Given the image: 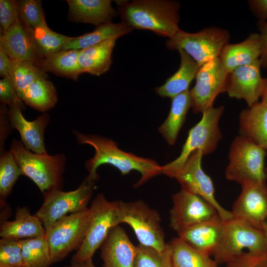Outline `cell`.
Segmentation results:
<instances>
[{"instance_id":"cell-45","label":"cell","mask_w":267,"mask_h":267,"mask_svg":"<svg viewBox=\"0 0 267 267\" xmlns=\"http://www.w3.org/2000/svg\"><path fill=\"white\" fill-rule=\"evenodd\" d=\"M69 267H96L92 261L84 262H75L72 261Z\"/></svg>"},{"instance_id":"cell-17","label":"cell","mask_w":267,"mask_h":267,"mask_svg":"<svg viewBox=\"0 0 267 267\" xmlns=\"http://www.w3.org/2000/svg\"><path fill=\"white\" fill-rule=\"evenodd\" d=\"M0 48L11 59L30 62L39 67L42 60L30 30L20 18L0 34Z\"/></svg>"},{"instance_id":"cell-10","label":"cell","mask_w":267,"mask_h":267,"mask_svg":"<svg viewBox=\"0 0 267 267\" xmlns=\"http://www.w3.org/2000/svg\"><path fill=\"white\" fill-rule=\"evenodd\" d=\"M121 223L131 226L139 244L159 252L164 251L168 243L162 227L158 212L141 200L132 202L119 201Z\"/></svg>"},{"instance_id":"cell-14","label":"cell","mask_w":267,"mask_h":267,"mask_svg":"<svg viewBox=\"0 0 267 267\" xmlns=\"http://www.w3.org/2000/svg\"><path fill=\"white\" fill-rule=\"evenodd\" d=\"M228 74L219 58L200 67L195 85L190 90L194 113H203L213 107L216 97L225 92Z\"/></svg>"},{"instance_id":"cell-39","label":"cell","mask_w":267,"mask_h":267,"mask_svg":"<svg viewBox=\"0 0 267 267\" xmlns=\"http://www.w3.org/2000/svg\"><path fill=\"white\" fill-rule=\"evenodd\" d=\"M20 18L18 0H0V24L6 31Z\"/></svg>"},{"instance_id":"cell-48","label":"cell","mask_w":267,"mask_h":267,"mask_svg":"<svg viewBox=\"0 0 267 267\" xmlns=\"http://www.w3.org/2000/svg\"><path fill=\"white\" fill-rule=\"evenodd\" d=\"M265 173H266V178L267 180V167L265 168Z\"/></svg>"},{"instance_id":"cell-40","label":"cell","mask_w":267,"mask_h":267,"mask_svg":"<svg viewBox=\"0 0 267 267\" xmlns=\"http://www.w3.org/2000/svg\"><path fill=\"white\" fill-rule=\"evenodd\" d=\"M226 264V267H267V252H245Z\"/></svg>"},{"instance_id":"cell-25","label":"cell","mask_w":267,"mask_h":267,"mask_svg":"<svg viewBox=\"0 0 267 267\" xmlns=\"http://www.w3.org/2000/svg\"><path fill=\"white\" fill-rule=\"evenodd\" d=\"M180 56L178 69L169 78L164 84L155 89L156 92L162 97L172 99L189 90L192 81L196 78L199 65L182 50H178Z\"/></svg>"},{"instance_id":"cell-47","label":"cell","mask_w":267,"mask_h":267,"mask_svg":"<svg viewBox=\"0 0 267 267\" xmlns=\"http://www.w3.org/2000/svg\"><path fill=\"white\" fill-rule=\"evenodd\" d=\"M262 230L263 231L266 241L267 251V220L263 223L262 227Z\"/></svg>"},{"instance_id":"cell-1","label":"cell","mask_w":267,"mask_h":267,"mask_svg":"<svg viewBox=\"0 0 267 267\" xmlns=\"http://www.w3.org/2000/svg\"><path fill=\"white\" fill-rule=\"evenodd\" d=\"M74 134L77 142L91 145L95 150L93 157L85 163L89 172L86 178L89 180L95 182L98 179L99 176L97 169L103 164H109L115 167L122 175H127L133 170L138 171L141 175V178L134 185L136 187L162 174V166L156 161L124 151L110 139L96 135L85 134L78 132H74Z\"/></svg>"},{"instance_id":"cell-32","label":"cell","mask_w":267,"mask_h":267,"mask_svg":"<svg viewBox=\"0 0 267 267\" xmlns=\"http://www.w3.org/2000/svg\"><path fill=\"white\" fill-rule=\"evenodd\" d=\"M24 267H49L52 264L45 235L19 240Z\"/></svg>"},{"instance_id":"cell-43","label":"cell","mask_w":267,"mask_h":267,"mask_svg":"<svg viewBox=\"0 0 267 267\" xmlns=\"http://www.w3.org/2000/svg\"><path fill=\"white\" fill-rule=\"evenodd\" d=\"M247 2L258 21H267V0H249Z\"/></svg>"},{"instance_id":"cell-21","label":"cell","mask_w":267,"mask_h":267,"mask_svg":"<svg viewBox=\"0 0 267 267\" xmlns=\"http://www.w3.org/2000/svg\"><path fill=\"white\" fill-rule=\"evenodd\" d=\"M224 222L222 220L203 222L178 233V238L192 248L213 255L222 239Z\"/></svg>"},{"instance_id":"cell-27","label":"cell","mask_w":267,"mask_h":267,"mask_svg":"<svg viewBox=\"0 0 267 267\" xmlns=\"http://www.w3.org/2000/svg\"><path fill=\"white\" fill-rule=\"evenodd\" d=\"M192 101L189 90H187L172 99L169 115L158 128L160 134L170 145H173L178 134L185 122Z\"/></svg>"},{"instance_id":"cell-2","label":"cell","mask_w":267,"mask_h":267,"mask_svg":"<svg viewBox=\"0 0 267 267\" xmlns=\"http://www.w3.org/2000/svg\"><path fill=\"white\" fill-rule=\"evenodd\" d=\"M122 22L133 29L149 30L157 35L173 37L180 29V4L175 0L116 1Z\"/></svg>"},{"instance_id":"cell-29","label":"cell","mask_w":267,"mask_h":267,"mask_svg":"<svg viewBox=\"0 0 267 267\" xmlns=\"http://www.w3.org/2000/svg\"><path fill=\"white\" fill-rule=\"evenodd\" d=\"M80 50H61L43 58L39 67L45 72L76 81L82 74L78 63Z\"/></svg>"},{"instance_id":"cell-5","label":"cell","mask_w":267,"mask_h":267,"mask_svg":"<svg viewBox=\"0 0 267 267\" xmlns=\"http://www.w3.org/2000/svg\"><path fill=\"white\" fill-rule=\"evenodd\" d=\"M89 208L92 213L90 221L84 240L72 258L73 262L92 261L111 230L121 223L119 201H109L103 194L99 193Z\"/></svg>"},{"instance_id":"cell-9","label":"cell","mask_w":267,"mask_h":267,"mask_svg":"<svg viewBox=\"0 0 267 267\" xmlns=\"http://www.w3.org/2000/svg\"><path fill=\"white\" fill-rule=\"evenodd\" d=\"M90 208L66 216L45 230L52 263L63 260L77 250L85 237L91 217Z\"/></svg>"},{"instance_id":"cell-23","label":"cell","mask_w":267,"mask_h":267,"mask_svg":"<svg viewBox=\"0 0 267 267\" xmlns=\"http://www.w3.org/2000/svg\"><path fill=\"white\" fill-rule=\"evenodd\" d=\"M239 134L267 151V105L259 101L241 111Z\"/></svg>"},{"instance_id":"cell-31","label":"cell","mask_w":267,"mask_h":267,"mask_svg":"<svg viewBox=\"0 0 267 267\" xmlns=\"http://www.w3.org/2000/svg\"><path fill=\"white\" fill-rule=\"evenodd\" d=\"M22 100L27 105L41 111L52 108L57 102V94L53 84L46 78L35 80L26 89Z\"/></svg>"},{"instance_id":"cell-30","label":"cell","mask_w":267,"mask_h":267,"mask_svg":"<svg viewBox=\"0 0 267 267\" xmlns=\"http://www.w3.org/2000/svg\"><path fill=\"white\" fill-rule=\"evenodd\" d=\"M173 267H217L210 255L199 251L178 237L169 242Z\"/></svg>"},{"instance_id":"cell-38","label":"cell","mask_w":267,"mask_h":267,"mask_svg":"<svg viewBox=\"0 0 267 267\" xmlns=\"http://www.w3.org/2000/svg\"><path fill=\"white\" fill-rule=\"evenodd\" d=\"M0 267H24L19 240H0Z\"/></svg>"},{"instance_id":"cell-46","label":"cell","mask_w":267,"mask_h":267,"mask_svg":"<svg viewBox=\"0 0 267 267\" xmlns=\"http://www.w3.org/2000/svg\"><path fill=\"white\" fill-rule=\"evenodd\" d=\"M262 102L267 105V78H264L263 90L261 96Z\"/></svg>"},{"instance_id":"cell-41","label":"cell","mask_w":267,"mask_h":267,"mask_svg":"<svg viewBox=\"0 0 267 267\" xmlns=\"http://www.w3.org/2000/svg\"><path fill=\"white\" fill-rule=\"evenodd\" d=\"M0 100L3 105H17L22 109L24 107L23 102L15 89L10 77L0 80Z\"/></svg>"},{"instance_id":"cell-35","label":"cell","mask_w":267,"mask_h":267,"mask_svg":"<svg viewBox=\"0 0 267 267\" xmlns=\"http://www.w3.org/2000/svg\"><path fill=\"white\" fill-rule=\"evenodd\" d=\"M20 169L10 150L2 152L0 158V196L5 199L19 177Z\"/></svg>"},{"instance_id":"cell-37","label":"cell","mask_w":267,"mask_h":267,"mask_svg":"<svg viewBox=\"0 0 267 267\" xmlns=\"http://www.w3.org/2000/svg\"><path fill=\"white\" fill-rule=\"evenodd\" d=\"M18 5L20 18L29 30L46 24L41 0H18Z\"/></svg>"},{"instance_id":"cell-20","label":"cell","mask_w":267,"mask_h":267,"mask_svg":"<svg viewBox=\"0 0 267 267\" xmlns=\"http://www.w3.org/2000/svg\"><path fill=\"white\" fill-rule=\"evenodd\" d=\"M109 0H67L68 19L76 23L96 26L112 22L117 12Z\"/></svg>"},{"instance_id":"cell-12","label":"cell","mask_w":267,"mask_h":267,"mask_svg":"<svg viewBox=\"0 0 267 267\" xmlns=\"http://www.w3.org/2000/svg\"><path fill=\"white\" fill-rule=\"evenodd\" d=\"M172 201L170 225L178 233L200 223L222 220L217 211L210 203L186 190L181 189L173 194Z\"/></svg>"},{"instance_id":"cell-42","label":"cell","mask_w":267,"mask_h":267,"mask_svg":"<svg viewBox=\"0 0 267 267\" xmlns=\"http://www.w3.org/2000/svg\"><path fill=\"white\" fill-rule=\"evenodd\" d=\"M257 27L260 32L261 39V54L260 60L262 67L267 68V21H258Z\"/></svg>"},{"instance_id":"cell-44","label":"cell","mask_w":267,"mask_h":267,"mask_svg":"<svg viewBox=\"0 0 267 267\" xmlns=\"http://www.w3.org/2000/svg\"><path fill=\"white\" fill-rule=\"evenodd\" d=\"M11 59L6 53L0 48V75L2 78L9 77Z\"/></svg>"},{"instance_id":"cell-4","label":"cell","mask_w":267,"mask_h":267,"mask_svg":"<svg viewBox=\"0 0 267 267\" xmlns=\"http://www.w3.org/2000/svg\"><path fill=\"white\" fill-rule=\"evenodd\" d=\"M224 109L223 105L213 107L202 113L200 121L189 131L180 155L162 166V174L174 178L194 151L200 150L204 155L214 151L222 137L219 122Z\"/></svg>"},{"instance_id":"cell-28","label":"cell","mask_w":267,"mask_h":267,"mask_svg":"<svg viewBox=\"0 0 267 267\" xmlns=\"http://www.w3.org/2000/svg\"><path fill=\"white\" fill-rule=\"evenodd\" d=\"M133 30V28L122 22L104 24L97 26L91 32L74 37L63 46L62 50H82L112 39H117L129 34Z\"/></svg>"},{"instance_id":"cell-7","label":"cell","mask_w":267,"mask_h":267,"mask_svg":"<svg viewBox=\"0 0 267 267\" xmlns=\"http://www.w3.org/2000/svg\"><path fill=\"white\" fill-rule=\"evenodd\" d=\"M266 155L267 151L263 148L241 135L236 136L229 150L226 178L241 185L249 181H266Z\"/></svg>"},{"instance_id":"cell-36","label":"cell","mask_w":267,"mask_h":267,"mask_svg":"<svg viewBox=\"0 0 267 267\" xmlns=\"http://www.w3.org/2000/svg\"><path fill=\"white\" fill-rule=\"evenodd\" d=\"M134 267H173L169 243L162 252L140 244L137 246Z\"/></svg>"},{"instance_id":"cell-18","label":"cell","mask_w":267,"mask_h":267,"mask_svg":"<svg viewBox=\"0 0 267 267\" xmlns=\"http://www.w3.org/2000/svg\"><path fill=\"white\" fill-rule=\"evenodd\" d=\"M19 105L9 106L7 109L8 120L11 127L17 130L25 147L32 152L47 154L44 142V132L49 121V116L44 113L35 120H27Z\"/></svg>"},{"instance_id":"cell-11","label":"cell","mask_w":267,"mask_h":267,"mask_svg":"<svg viewBox=\"0 0 267 267\" xmlns=\"http://www.w3.org/2000/svg\"><path fill=\"white\" fill-rule=\"evenodd\" d=\"M94 183L86 178L75 190L63 191L56 188L44 192V202L35 215L41 221L45 230L69 213L88 209Z\"/></svg>"},{"instance_id":"cell-3","label":"cell","mask_w":267,"mask_h":267,"mask_svg":"<svg viewBox=\"0 0 267 267\" xmlns=\"http://www.w3.org/2000/svg\"><path fill=\"white\" fill-rule=\"evenodd\" d=\"M9 150L20 169L21 175L32 179L43 193L61 188L65 165L63 154L35 153L16 139L12 141Z\"/></svg>"},{"instance_id":"cell-34","label":"cell","mask_w":267,"mask_h":267,"mask_svg":"<svg viewBox=\"0 0 267 267\" xmlns=\"http://www.w3.org/2000/svg\"><path fill=\"white\" fill-rule=\"evenodd\" d=\"M30 30L42 59L61 50L63 46L74 38L56 33L47 24Z\"/></svg>"},{"instance_id":"cell-6","label":"cell","mask_w":267,"mask_h":267,"mask_svg":"<svg viewBox=\"0 0 267 267\" xmlns=\"http://www.w3.org/2000/svg\"><path fill=\"white\" fill-rule=\"evenodd\" d=\"M229 39L228 30L215 26L194 33L179 29L166 41V45L170 50L184 51L201 66L218 58Z\"/></svg>"},{"instance_id":"cell-13","label":"cell","mask_w":267,"mask_h":267,"mask_svg":"<svg viewBox=\"0 0 267 267\" xmlns=\"http://www.w3.org/2000/svg\"><path fill=\"white\" fill-rule=\"evenodd\" d=\"M203 155L200 150L192 153L174 178L179 183L181 189L196 194L210 203L217 211L222 221L226 222L233 218V214L216 200L212 180L202 168Z\"/></svg>"},{"instance_id":"cell-8","label":"cell","mask_w":267,"mask_h":267,"mask_svg":"<svg viewBox=\"0 0 267 267\" xmlns=\"http://www.w3.org/2000/svg\"><path fill=\"white\" fill-rule=\"evenodd\" d=\"M266 251L262 230L233 218L224 222L222 239L212 255L217 264H227L245 252L260 253Z\"/></svg>"},{"instance_id":"cell-24","label":"cell","mask_w":267,"mask_h":267,"mask_svg":"<svg viewBox=\"0 0 267 267\" xmlns=\"http://www.w3.org/2000/svg\"><path fill=\"white\" fill-rule=\"evenodd\" d=\"M45 230L41 221L32 215L26 207L17 208L15 218L4 221L0 225V236L3 238L22 240L44 235Z\"/></svg>"},{"instance_id":"cell-15","label":"cell","mask_w":267,"mask_h":267,"mask_svg":"<svg viewBox=\"0 0 267 267\" xmlns=\"http://www.w3.org/2000/svg\"><path fill=\"white\" fill-rule=\"evenodd\" d=\"M242 190L232 208L234 218L262 229L267 220L266 181H249L241 185Z\"/></svg>"},{"instance_id":"cell-26","label":"cell","mask_w":267,"mask_h":267,"mask_svg":"<svg viewBox=\"0 0 267 267\" xmlns=\"http://www.w3.org/2000/svg\"><path fill=\"white\" fill-rule=\"evenodd\" d=\"M112 39L80 50L78 63L81 73L99 76L106 72L112 63V55L116 41Z\"/></svg>"},{"instance_id":"cell-22","label":"cell","mask_w":267,"mask_h":267,"mask_svg":"<svg viewBox=\"0 0 267 267\" xmlns=\"http://www.w3.org/2000/svg\"><path fill=\"white\" fill-rule=\"evenodd\" d=\"M261 54V39L259 33H251L243 41L228 44L219 58L222 66L229 74L235 69L254 63Z\"/></svg>"},{"instance_id":"cell-16","label":"cell","mask_w":267,"mask_h":267,"mask_svg":"<svg viewBox=\"0 0 267 267\" xmlns=\"http://www.w3.org/2000/svg\"><path fill=\"white\" fill-rule=\"evenodd\" d=\"M260 60L239 67L228 74L225 92L231 98L243 99L248 107L259 102L264 82Z\"/></svg>"},{"instance_id":"cell-33","label":"cell","mask_w":267,"mask_h":267,"mask_svg":"<svg viewBox=\"0 0 267 267\" xmlns=\"http://www.w3.org/2000/svg\"><path fill=\"white\" fill-rule=\"evenodd\" d=\"M9 77L18 96L22 99L24 92L30 85L37 79L47 78V74L33 63L11 59Z\"/></svg>"},{"instance_id":"cell-19","label":"cell","mask_w":267,"mask_h":267,"mask_svg":"<svg viewBox=\"0 0 267 267\" xmlns=\"http://www.w3.org/2000/svg\"><path fill=\"white\" fill-rule=\"evenodd\" d=\"M100 248L102 267H134L137 246L120 226L111 230Z\"/></svg>"}]
</instances>
